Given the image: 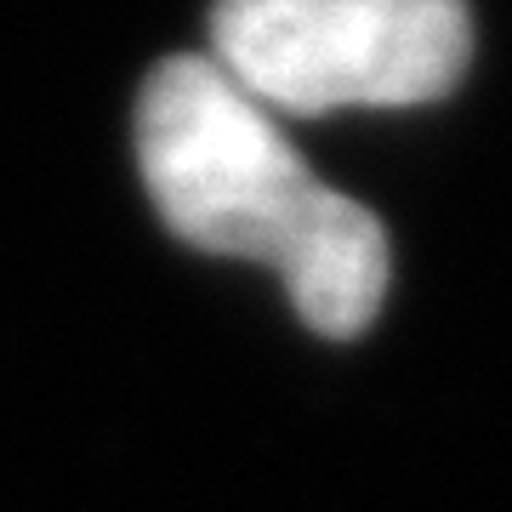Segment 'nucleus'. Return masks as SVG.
Instances as JSON below:
<instances>
[{"mask_svg":"<svg viewBox=\"0 0 512 512\" xmlns=\"http://www.w3.org/2000/svg\"><path fill=\"white\" fill-rule=\"evenodd\" d=\"M137 165L171 234L268 262L319 336L376 319L393 279L387 228L319 183L274 114L211 57H171L143 80Z\"/></svg>","mask_w":512,"mask_h":512,"instance_id":"f257e3e1","label":"nucleus"},{"mask_svg":"<svg viewBox=\"0 0 512 512\" xmlns=\"http://www.w3.org/2000/svg\"><path fill=\"white\" fill-rule=\"evenodd\" d=\"M461 0H217L211 63L268 114L410 109L461 80Z\"/></svg>","mask_w":512,"mask_h":512,"instance_id":"f03ea898","label":"nucleus"}]
</instances>
